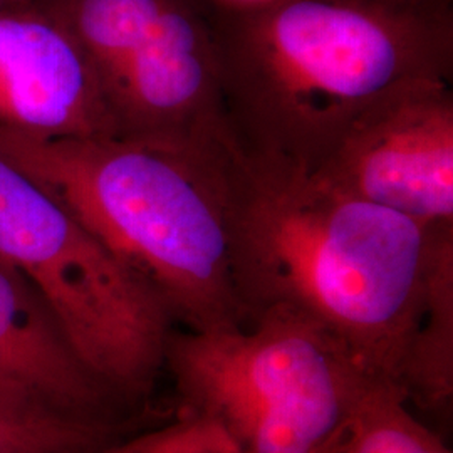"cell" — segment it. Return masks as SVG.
I'll return each mask as SVG.
<instances>
[{"instance_id":"1","label":"cell","mask_w":453,"mask_h":453,"mask_svg":"<svg viewBox=\"0 0 453 453\" xmlns=\"http://www.w3.org/2000/svg\"><path fill=\"white\" fill-rule=\"evenodd\" d=\"M222 173L245 323L269 309L294 312L319 326L370 380L402 391L453 232L428 230L239 145Z\"/></svg>"},{"instance_id":"2","label":"cell","mask_w":453,"mask_h":453,"mask_svg":"<svg viewBox=\"0 0 453 453\" xmlns=\"http://www.w3.org/2000/svg\"><path fill=\"white\" fill-rule=\"evenodd\" d=\"M226 121L243 151L316 170L380 99L453 81V0H211Z\"/></svg>"},{"instance_id":"3","label":"cell","mask_w":453,"mask_h":453,"mask_svg":"<svg viewBox=\"0 0 453 453\" xmlns=\"http://www.w3.org/2000/svg\"><path fill=\"white\" fill-rule=\"evenodd\" d=\"M228 150L202 155L121 138L44 140L0 128V157L59 198L187 331L245 323L222 173Z\"/></svg>"},{"instance_id":"4","label":"cell","mask_w":453,"mask_h":453,"mask_svg":"<svg viewBox=\"0 0 453 453\" xmlns=\"http://www.w3.org/2000/svg\"><path fill=\"white\" fill-rule=\"evenodd\" d=\"M165 372L179 411L217 426L237 453H338L376 383L319 326L284 309L224 329L177 327Z\"/></svg>"},{"instance_id":"5","label":"cell","mask_w":453,"mask_h":453,"mask_svg":"<svg viewBox=\"0 0 453 453\" xmlns=\"http://www.w3.org/2000/svg\"><path fill=\"white\" fill-rule=\"evenodd\" d=\"M0 259L33 286L76 357L119 405H143L179 326L59 198L2 157Z\"/></svg>"},{"instance_id":"6","label":"cell","mask_w":453,"mask_h":453,"mask_svg":"<svg viewBox=\"0 0 453 453\" xmlns=\"http://www.w3.org/2000/svg\"><path fill=\"white\" fill-rule=\"evenodd\" d=\"M96 69L121 140L215 155L226 121L211 0H50Z\"/></svg>"},{"instance_id":"7","label":"cell","mask_w":453,"mask_h":453,"mask_svg":"<svg viewBox=\"0 0 453 453\" xmlns=\"http://www.w3.org/2000/svg\"><path fill=\"white\" fill-rule=\"evenodd\" d=\"M312 173L428 230L453 232L452 81L410 82L380 99Z\"/></svg>"},{"instance_id":"8","label":"cell","mask_w":453,"mask_h":453,"mask_svg":"<svg viewBox=\"0 0 453 453\" xmlns=\"http://www.w3.org/2000/svg\"><path fill=\"white\" fill-rule=\"evenodd\" d=\"M0 128L118 138L96 69L50 0L0 4Z\"/></svg>"},{"instance_id":"9","label":"cell","mask_w":453,"mask_h":453,"mask_svg":"<svg viewBox=\"0 0 453 453\" xmlns=\"http://www.w3.org/2000/svg\"><path fill=\"white\" fill-rule=\"evenodd\" d=\"M0 388L82 417L127 420L125 406L76 357L39 294L2 259Z\"/></svg>"},{"instance_id":"10","label":"cell","mask_w":453,"mask_h":453,"mask_svg":"<svg viewBox=\"0 0 453 453\" xmlns=\"http://www.w3.org/2000/svg\"><path fill=\"white\" fill-rule=\"evenodd\" d=\"M402 391L408 405L441 423L452 420L453 250L438 264L428 306L406 357Z\"/></svg>"},{"instance_id":"11","label":"cell","mask_w":453,"mask_h":453,"mask_svg":"<svg viewBox=\"0 0 453 453\" xmlns=\"http://www.w3.org/2000/svg\"><path fill=\"white\" fill-rule=\"evenodd\" d=\"M128 420L91 418L0 388V453H93L123 438Z\"/></svg>"},{"instance_id":"12","label":"cell","mask_w":453,"mask_h":453,"mask_svg":"<svg viewBox=\"0 0 453 453\" xmlns=\"http://www.w3.org/2000/svg\"><path fill=\"white\" fill-rule=\"evenodd\" d=\"M338 453H452L435 430L413 415L400 389L374 383L357 406Z\"/></svg>"},{"instance_id":"13","label":"cell","mask_w":453,"mask_h":453,"mask_svg":"<svg viewBox=\"0 0 453 453\" xmlns=\"http://www.w3.org/2000/svg\"><path fill=\"white\" fill-rule=\"evenodd\" d=\"M93 453H151V445L145 434H138L131 438H119L111 445Z\"/></svg>"},{"instance_id":"14","label":"cell","mask_w":453,"mask_h":453,"mask_svg":"<svg viewBox=\"0 0 453 453\" xmlns=\"http://www.w3.org/2000/svg\"><path fill=\"white\" fill-rule=\"evenodd\" d=\"M11 2H31V0H0V4H11Z\"/></svg>"},{"instance_id":"15","label":"cell","mask_w":453,"mask_h":453,"mask_svg":"<svg viewBox=\"0 0 453 453\" xmlns=\"http://www.w3.org/2000/svg\"><path fill=\"white\" fill-rule=\"evenodd\" d=\"M230 2H256V0H230Z\"/></svg>"}]
</instances>
